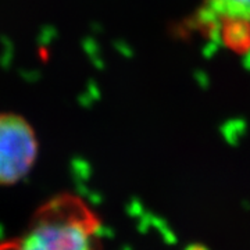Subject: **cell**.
<instances>
[{
  "label": "cell",
  "instance_id": "277c9868",
  "mask_svg": "<svg viewBox=\"0 0 250 250\" xmlns=\"http://www.w3.org/2000/svg\"><path fill=\"white\" fill-rule=\"evenodd\" d=\"M187 250H207V248H205V246H202V245H193V246L188 248Z\"/></svg>",
  "mask_w": 250,
  "mask_h": 250
},
{
  "label": "cell",
  "instance_id": "3957f363",
  "mask_svg": "<svg viewBox=\"0 0 250 250\" xmlns=\"http://www.w3.org/2000/svg\"><path fill=\"white\" fill-rule=\"evenodd\" d=\"M202 24L217 31L224 45L242 53L250 47V0H205Z\"/></svg>",
  "mask_w": 250,
  "mask_h": 250
},
{
  "label": "cell",
  "instance_id": "7a4b0ae2",
  "mask_svg": "<svg viewBox=\"0 0 250 250\" xmlns=\"http://www.w3.org/2000/svg\"><path fill=\"white\" fill-rule=\"evenodd\" d=\"M38 141L25 118L0 113V187L24 178L35 164Z\"/></svg>",
  "mask_w": 250,
  "mask_h": 250
},
{
  "label": "cell",
  "instance_id": "6da1fadb",
  "mask_svg": "<svg viewBox=\"0 0 250 250\" xmlns=\"http://www.w3.org/2000/svg\"><path fill=\"white\" fill-rule=\"evenodd\" d=\"M102 224L81 197L62 193L39 207L27 229L0 250H100Z\"/></svg>",
  "mask_w": 250,
  "mask_h": 250
}]
</instances>
